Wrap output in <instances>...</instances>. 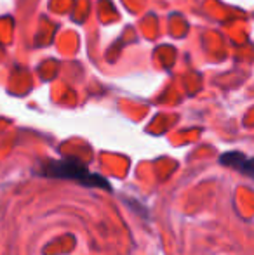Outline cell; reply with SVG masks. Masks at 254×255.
<instances>
[{"label":"cell","mask_w":254,"mask_h":255,"mask_svg":"<svg viewBox=\"0 0 254 255\" xmlns=\"http://www.w3.org/2000/svg\"><path fill=\"white\" fill-rule=\"evenodd\" d=\"M44 174L49 177H59V179H71L84 186L91 188H106L110 189L108 181L96 174H91L85 165H82L77 160H58V161H47L44 165Z\"/></svg>","instance_id":"1"},{"label":"cell","mask_w":254,"mask_h":255,"mask_svg":"<svg viewBox=\"0 0 254 255\" xmlns=\"http://www.w3.org/2000/svg\"><path fill=\"white\" fill-rule=\"evenodd\" d=\"M221 163L223 165H228V167H234L237 170L244 172V174L251 175V170H253V161L249 160L246 154L242 153H237V151H232V153H225L221 156Z\"/></svg>","instance_id":"2"}]
</instances>
